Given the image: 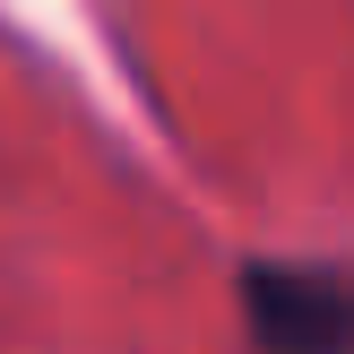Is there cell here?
I'll use <instances>...</instances> for the list:
<instances>
[{
	"label": "cell",
	"instance_id": "1",
	"mask_svg": "<svg viewBox=\"0 0 354 354\" xmlns=\"http://www.w3.org/2000/svg\"><path fill=\"white\" fill-rule=\"evenodd\" d=\"M242 328L259 346H286V354L354 346V277L259 259V268H242Z\"/></svg>",
	"mask_w": 354,
	"mask_h": 354
}]
</instances>
